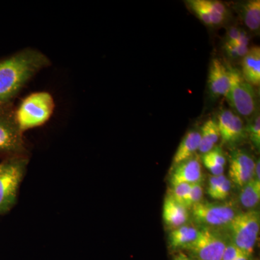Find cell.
<instances>
[{
	"instance_id": "18",
	"label": "cell",
	"mask_w": 260,
	"mask_h": 260,
	"mask_svg": "<svg viewBox=\"0 0 260 260\" xmlns=\"http://www.w3.org/2000/svg\"><path fill=\"white\" fill-rule=\"evenodd\" d=\"M243 21L250 31L259 32L260 28V1L246 2L242 8Z\"/></svg>"
},
{
	"instance_id": "21",
	"label": "cell",
	"mask_w": 260,
	"mask_h": 260,
	"mask_svg": "<svg viewBox=\"0 0 260 260\" xmlns=\"http://www.w3.org/2000/svg\"><path fill=\"white\" fill-rule=\"evenodd\" d=\"M255 162L245 152L237 150L232 153L230 160V169H243L254 172Z\"/></svg>"
},
{
	"instance_id": "16",
	"label": "cell",
	"mask_w": 260,
	"mask_h": 260,
	"mask_svg": "<svg viewBox=\"0 0 260 260\" xmlns=\"http://www.w3.org/2000/svg\"><path fill=\"white\" fill-rule=\"evenodd\" d=\"M200 134H201V139H200L198 150L204 155L213 150L214 146L220 138L217 121L213 119H210L205 121L202 127Z\"/></svg>"
},
{
	"instance_id": "8",
	"label": "cell",
	"mask_w": 260,
	"mask_h": 260,
	"mask_svg": "<svg viewBox=\"0 0 260 260\" xmlns=\"http://www.w3.org/2000/svg\"><path fill=\"white\" fill-rule=\"evenodd\" d=\"M191 213L198 223L214 227L228 225L237 215L229 205L202 202L191 207Z\"/></svg>"
},
{
	"instance_id": "2",
	"label": "cell",
	"mask_w": 260,
	"mask_h": 260,
	"mask_svg": "<svg viewBox=\"0 0 260 260\" xmlns=\"http://www.w3.org/2000/svg\"><path fill=\"white\" fill-rule=\"evenodd\" d=\"M28 158L26 155L7 157L0 162V215H4L16 204Z\"/></svg>"
},
{
	"instance_id": "17",
	"label": "cell",
	"mask_w": 260,
	"mask_h": 260,
	"mask_svg": "<svg viewBox=\"0 0 260 260\" xmlns=\"http://www.w3.org/2000/svg\"><path fill=\"white\" fill-rule=\"evenodd\" d=\"M194 2L210 17L213 26L220 25L226 18L227 8L221 2L215 0H194Z\"/></svg>"
},
{
	"instance_id": "4",
	"label": "cell",
	"mask_w": 260,
	"mask_h": 260,
	"mask_svg": "<svg viewBox=\"0 0 260 260\" xmlns=\"http://www.w3.org/2000/svg\"><path fill=\"white\" fill-rule=\"evenodd\" d=\"M10 104H0V155H25L26 148Z\"/></svg>"
},
{
	"instance_id": "22",
	"label": "cell",
	"mask_w": 260,
	"mask_h": 260,
	"mask_svg": "<svg viewBox=\"0 0 260 260\" xmlns=\"http://www.w3.org/2000/svg\"><path fill=\"white\" fill-rule=\"evenodd\" d=\"M229 177L230 181L234 184L239 186H244L254 179V173L252 171L229 169Z\"/></svg>"
},
{
	"instance_id": "24",
	"label": "cell",
	"mask_w": 260,
	"mask_h": 260,
	"mask_svg": "<svg viewBox=\"0 0 260 260\" xmlns=\"http://www.w3.org/2000/svg\"><path fill=\"white\" fill-rule=\"evenodd\" d=\"M248 133L251 143L256 148H260V117L259 114H256L248 126Z\"/></svg>"
},
{
	"instance_id": "10",
	"label": "cell",
	"mask_w": 260,
	"mask_h": 260,
	"mask_svg": "<svg viewBox=\"0 0 260 260\" xmlns=\"http://www.w3.org/2000/svg\"><path fill=\"white\" fill-rule=\"evenodd\" d=\"M208 88L211 95L215 98L225 96L230 87V73L219 59L212 61L208 74Z\"/></svg>"
},
{
	"instance_id": "32",
	"label": "cell",
	"mask_w": 260,
	"mask_h": 260,
	"mask_svg": "<svg viewBox=\"0 0 260 260\" xmlns=\"http://www.w3.org/2000/svg\"><path fill=\"white\" fill-rule=\"evenodd\" d=\"M173 260H196L194 258H191L190 256H188L187 254H184V253L180 252L177 254L174 257Z\"/></svg>"
},
{
	"instance_id": "33",
	"label": "cell",
	"mask_w": 260,
	"mask_h": 260,
	"mask_svg": "<svg viewBox=\"0 0 260 260\" xmlns=\"http://www.w3.org/2000/svg\"><path fill=\"white\" fill-rule=\"evenodd\" d=\"M254 176H255V179L257 180L260 181V161L258 160L255 162V167H254Z\"/></svg>"
},
{
	"instance_id": "25",
	"label": "cell",
	"mask_w": 260,
	"mask_h": 260,
	"mask_svg": "<svg viewBox=\"0 0 260 260\" xmlns=\"http://www.w3.org/2000/svg\"><path fill=\"white\" fill-rule=\"evenodd\" d=\"M191 186V184H180L174 186L172 195L173 198L182 204L190 191Z\"/></svg>"
},
{
	"instance_id": "14",
	"label": "cell",
	"mask_w": 260,
	"mask_h": 260,
	"mask_svg": "<svg viewBox=\"0 0 260 260\" xmlns=\"http://www.w3.org/2000/svg\"><path fill=\"white\" fill-rule=\"evenodd\" d=\"M201 134L197 130H191L186 133L178 147L174 158L173 167H177L181 162L194 156L195 153L199 150Z\"/></svg>"
},
{
	"instance_id": "15",
	"label": "cell",
	"mask_w": 260,
	"mask_h": 260,
	"mask_svg": "<svg viewBox=\"0 0 260 260\" xmlns=\"http://www.w3.org/2000/svg\"><path fill=\"white\" fill-rule=\"evenodd\" d=\"M198 230L197 228L189 225H181L174 229L169 235V244L172 249L186 247L194 242L198 237Z\"/></svg>"
},
{
	"instance_id": "19",
	"label": "cell",
	"mask_w": 260,
	"mask_h": 260,
	"mask_svg": "<svg viewBox=\"0 0 260 260\" xmlns=\"http://www.w3.org/2000/svg\"><path fill=\"white\" fill-rule=\"evenodd\" d=\"M242 187L239 196L241 203L244 208H254L260 200V181L252 179Z\"/></svg>"
},
{
	"instance_id": "13",
	"label": "cell",
	"mask_w": 260,
	"mask_h": 260,
	"mask_svg": "<svg viewBox=\"0 0 260 260\" xmlns=\"http://www.w3.org/2000/svg\"><path fill=\"white\" fill-rule=\"evenodd\" d=\"M242 73L243 78L252 86H259L260 84V47L254 46L249 48L242 58Z\"/></svg>"
},
{
	"instance_id": "34",
	"label": "cell",
	"mask_w": 260,
	"mask_h": 260,
	"mask_svg": "<svg viewBox=\"0 0 260 260\" xmlns=\"http://www.w3.org/2000/svg\"><path fill=\"white\" fill-rule=\"evenodd\" d=\"M237 260H250V256L247 255V254H244V252L241 251L240 254L238 256Z\"/></svg>"
},
{
	"instance_id": "31",
	"label": "cell",
	"mask_w": 260,
	"mask_h": 260,
	"mask_svg": "<svg viewBox=\"0 0 260 260\" xmlns=\"http://www.w3.org/2000/svg\"><path fill=\"white\" fill-rule=\"evenodd\" d=\"M245 34V32L242 31V30H239V29L236 28L231 29V30L228 32L226 42H234V41L237 40V39H240V38L243 37Z\"/></svg>"
},
{
	"instance_id": "5",
	"label": "cell",
	"mask_w": 260,
	"mask_h": 260,
	"mask_svg": "<svg viewBox=\"0 0 260 260\" xmlns=\"http://www.w3.org/2000/svg\"><path fill=\"white\" fill-rule=\"evenodd\" d=\"M233 244L244 254L251 256L259 236V213L250 210L237 214L229 224Z\"/></svg>"
},
{
	"instance_id": "27",
	"label": "cell",
	"mask_w": 260,
	"mask_h": 260,
	"mask_svg": "<svg viewBox=\"0 0 260 260\" xmlns=\"http://www.w3.org/2000/svg\"><path fill=\"white\" fill-rule=\"evenodd\" d=\"M231 189H232V181L226 179L223 184L219 186L218 189L213 194L210 195V197L215 200H225L230 192Z\"/></svg>"
},
{
	"instance_id": "29",
	"label": "cell",
	"mask_w": 260,
	"mask_h": 260,
	"mask_svg": "<svg viewBox=\"0 0 260 260\" xmlns=\"http://www.w3.org/2000/svg\"><path fill=\"white\" fill-rule=\"evenodd\" d=\"M241 251L233 243L227 244L221 260H237Z\"/></svg>"
},
{
	"instance_id": "9",
	"label": "cell",
	"mask_w": 260,
	"mask_h": 260,
	"mask_svg": "<svg viewBox=\"0 0 260 260\" xmlns=\"http://www.w3.org/2000/svg\"><path fill=\"white\" fill-rule=\"evenodd\" d=\"M217 124L220 138L225 144H236L244 138V127L242 119L232 110L223 109L219 113Z\"/></svg>"
},
{
	"instance_id": "20",
	"label": "cell",
	"mask_w": 260,
	"mask_h": 260,
	"mask_svg": "<svg viewBox=\"0 0 260 260\" xmlns=\"http://www.w3.org/2000/svg\"><path fill=\"white\" fill-rule=\"evenodd\" d=\"M249 38L246 34L243 37L234 42H225L224 49L226 51L228 56L232 59H239L244 57L249 51Z\"/></svg>"
},
{
	"instance_id": "26",
	"label": "cell",
	"mask_w": 260,
	"mask_h": 260,
	"mask_svg": "<svg viewBox=\"0 0 260 260\" xmlns=\"http://www.w3.org/2000/svg\"><path fill=\"white\" fill-rule=\"evenodd\" d=\"M203 161L205 167L213 174V176H220L223 174L224 167L218 165L216 162L214 161L208 153L203 155Z\"/></svg>"
},
{
	"instance_id": "30",
	"label": "cell",
	"mask_w": 260,
	"mask_h": 260,
	"mask_svg": "<svg viewBox=\"0 0 260 260\" xmlns=\"http://www.w3.org/2000/svg\"><path fill=\"white\" fill-rule=\"evenodd\" d=\"M208 154L210 155V158L213 159L214 161L216 162L218 165L225 167L226 159H225V156H224L223 153H222L220 149L213 148Z\"/></svg>"
},
{
	"instance_id": "3",
	"label": "cell",
	"mask_w": 260,
	"mask_h": 260,
	"mask_svg": "<svg viewBox=\"0 0 260 260\" xmlns=\"http://www.w3.org/2000/svg\"><path fill=\"white\" fill-rule=\"evenodd\" d=\"M54 101L47 92L30 94L15 110V117L22 133L45 124L54 110Z\"/></svg>"
},
{
	"instance_id": "6",
	"label": "cell",
	"mask_w": 260,
	"mask_h": 260,
	"mask_svg": "<svg viewBox=\"0 0 260 260\" xmlns=\"http://www.w3.org/2000/svg\"><path fill=\"white\" fill-rule=\"evenodd\" d=\"M229 73L230 87L225 98L239 115L250 117L256 110V95L254 86L244 80L239 70L229 68Z\"/></svg>"
},
{
	"instance_id": "1",
	"label": "cell",
	"mask_w": 260,
	"mask_h": 260,
	"mask_svg": "<svg viewBox=\"0 0 260 260\" xmlns=\"http://www.w3.org/2000/svg\"><path fill=\"white\" fill-rule=\"evenodd\" d=\"M49 65L45 54L32 49L0 61V104H10L34 75Z\"/></svg>"
},
{
	"instance_id": "11",
	"label": "cell",
	"mask_w": 260,
	"mask_h": 260,
	"mask_svg": "<svg viewBox=\"0 0 260 260\" xmlns=\"http://www.w3.org/2000/svg\"><path fill=\"white\" fill-rule=\"evenodd\" d=\"M202 179V167L198 156H193L174 167L171 182L173 186L180 184H197Z\"/></svg>"
},
{
	"instance_id": "23",
	"label": "cell",
	"mask_w": 260,
	"mask_h": 260,
	"mask_svg": "<svg viewBox=\"0 0 260 260\" xmlns=\"http://www.w3.org/2000/svg\"><path fill=\"white\" fill-rule=\"evenodd\" d=\"M203 188L200 183L191 184L190 191L189 194L183 202L182 204L187 208V207H192L193 205L200 203L203 199Z\"/></svg>"
},
{
	"instance_id": "12",
	"label": "cell",
	"mask_w": 260,
	"mask_h": 260,
	"mask_svg": "<svg viewBox=\"0 0 260 260\" xmlns=\"http://www.w3.org/2000/svg\"><path fill=\"white\" fill-rule=\"evenodd\" d=\"M162 218L167 225L177 229L184 225L189 219L187 208L174 200L171 195L164 200Z\"/></svg>"
},
{
	"instance_id": "7",
	"label": "cell",
	"mask_w": 260,
	"mask_h": 260,
	"mask_svg": "<svg viewBox=\"0 0 260 260\" xmlns=\"http://www.w3.org/2000/svg\"><path fill=\"white\" fill-rule=\"evenodd\" d=\"M227 244L223 236L204 228L199 230L194 242L184 249L190 251L198 260H221Z\"/></svg>"
},
{
	"instance_id": "28",
	"label": "cell",
	"mask_w": 260,
	"mask_h": 260,
	"mask_svg": "<svg viewBox=\"0 0 260 260\" xmlns=\"http://www.w3.org/2000/svg\"><path fill=\"white\" fill-rule=\"evenodd\" d=\"M226 179L227 178L223 174L220 176H213V177H210L209 179V184H208V194L210 196L213 194Z\"/></svg>"
}]
</instances>
